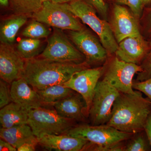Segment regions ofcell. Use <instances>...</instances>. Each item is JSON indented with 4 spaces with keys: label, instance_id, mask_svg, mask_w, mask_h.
I'll return each mask as SVG.
<instances>
[{
    "label": "cell",
    "instance_id": "obj_24",
    "mask_svg": "<svg viewBox=\"0 0 151 151\" xmlns=\"http://www.w3.org/2000/svg\"><path fill=\"white\" fill-rule=\"evenodd\" d=\"M43 24L34 19L24 29L22 35L25 37L36 39L47 37L50 30Z\"/></svg>",
    "mask_w": 151,
    "mask_h": 151
},
{
    "label": "cell",
    "instance_id": "obj_17",
    "mask_svg": "<svg viewBox=\"0 0 151 151\" xmlns=\"http://www.w3.org/2000/svg\"><path fill=\"white\" fill-rule=\"evenodd\" d=\"M37 139L40 145L50 151H84L89 142L67 134H45Z\"/></svg>",
    "mask_w": 151,
    "mask_h": 151
},
{
    "label": "cell",
    "instance_id": "obj_12",
    "mask_svg": "<svg viewBox=\"0 0 151 151\" xmlns=\"http://www.w3.org/2000/svg\"><path fill=\"white\" fill-rule=\"evenodd\" d=\"M25 60L12 45H0V77L8 84L22 78L24 74Z\"/></svg>",
    "mask_w": 151,
    "mask_h": 151
},
{
    "label": "cell",
    "instance_id": "obj_29",
    "mask_svg": "<svg viewBox=\"0 0 151 151\" xmlns=\"http://www.w3.org/2000/svg\"><path fill=\"white\" fill-rule=\"evenodd\" d=\"M133 87L134 89L144 93L151 102V77L144 81L134 82Z\"/></svg>",
    "mask_w": 151,
    "mask_h": 151
},
{
    "label": "cell",
    "instance_id": "obj_7",
    "mask_svg": "<svg viewBox=\"0 0 151 151\" xmlns=\"http://www.w3.org/2000/svg\"><path fill=\"white\" fill-rule=\"evenodd\" d=\"M142 70L141 65L125 62L116 56L104 65L102 79L121 93L133 94V78Z\"/></svg>",
    "mask_w": 151,
    "mask_h": 151
},
{
    "label": "cell",
    "instance_id": "obj_16",
    "mask_svg": "<svg viewBox=\"0 0 151 151\" xmlns=\"http://www.w3.org/2000/svg\"><path fill=\"white\" fill-rule=\"evenodd\" d=\"M52 106L58 115L65 119L83 122L88 117L86 103L78 93H73L60 100Z\"/></svg>",
    "mask_w": 151,
    "mask_h": 151
},
{
    "label": "cell",
    "instance_id": "obj_37",
    "mask_svg": "<svg viewBox=\"0 0 151 151\" xmlns=\"http://www.w3.org/2000/svg\"><path fill=\"white\" fill-rule=\"evenodd\" d=\"M143 3H144V5H147L148 4H150L151 2V0H143Z\"/></svg>",
    "mask_w": 151,
    "mask_h": 151
},
{
    "label": "cell",
    "instance_id": "obj_10",
    "mask_svg": "<svg viewBox=\"0 0 151 151\" xmlns=\"http://www.w3.org/2000/svg\"><path fill=\"white\" fill-rule=\"evenodd\" d=\"M103 70L104 66L85 68L76 72L63 84L82 96L86 103L88 117L94 91L103 75Z\"/></svg>",
    "mask_w": 151,
    "mask_h": 151
},
{
    "label": "cell",
    "instance_id": "obj_35",
    "mask_svg": "<svg viewBox=\"0 0 151 151\" xmlns=\"http://www.w3.org/2000/svg\"><path fill=\"white\" fill-rule=\"evenodd\" d=\"M72 1L73 0H43V1H50L52 2L59 3V4H65V3L70 2Z\"/></svg>",
    "mask_w": 151,
    "mask_h": 151
},
{
    "label": "cell",
    "instance_id": "obj_13",
    "mask_svg": "<svg viewBox=\"0 0 151 151\" xmlns=\"http://www.w3.org/2000/svg\"><path fill=\"white\" fill-rule=\"evenodd\" d=\"M137 19L125 7L115 5L111 26L118 44L126 38L142 35Z\"/></svg>",
    "mask_w": 151,
    "mask_h": 151
},
{
    "label": "cell",
    "instance_id": "obj_5",
    "mask_svg": "<svg viewBox=\"0 0 151 151\" xmlns=\"http://www.w3.org/2000/svg\"><path fill=\"white\" fill-rule=\"evenodd\" d=\"M100 146L114 145L130 139L135 134L121 132L107 124L76 125L65 134Z\"/></svg>",
    "mask_w": 151,
    "mask_h": 151
},
{
    "label": "cell",
    "instance_id": "obj_18",
    "mask_svg": "<svg viewBox=\"0 0 151 151\" xmlns=\"http://www.w3.org/2000/svg\"><path fill=\"white\" fill-rule=\"evenodd\" d=\"M0 137L17 149L25 143L38 144L37 138L28 124L17 125L9 128H1L0 130Z\"/></svg>",
    "mask_w": 151,
    "mask_h": 151
},
{
    "label": "cell",
    "instance_id": "obj_22",
    "mask_svg": "<svg viewBox=\"0 0 151 151\" xmlns=\"http://www.w3.org/2000/svg\"><path fill=\"white\" fill-rule=\"evenodd\" d=\"M43 0H9L12 10L16 14L24 15L31 17L40 10Z\"/></svg>",
    "mask_w": 151,
    "mask_h": 151
},
{
    "label": "cell",
    "instance_id": "obj_8",
    "mask_svg": "<svg viewBox=\"0 0 151 151\" xmlns=\"http://www.w3.org/2000/svg\"><path fill=\"white\" fill-rule=\"evenodd\" d=\"M120 93L104 80H99L88 115L92 125H103L108 123L112 114L113 104Z\"/></svg>",
    "mask_w": 151,
    "mask_h": 151
},
{
    "label": "cell",
    "instance_id": "obj_28",
    "mask_svg": "<svg viewBox=\"0 0 151 151\" xmlns=\"http://www.w3.org/2000/svg\"><path fill=\"white\" fill-rule=\"evenodd\" d=\"M8 83L1 79L0 81V108H3L12 101L10 93V87Z\"/></svg>",
    "mask_w": 151,
    "mask_h": 151
},
{
    "label": "cell",
    "instance_id": "obj_15",
    "mask_svg": "<svg viewBox=\"0 0 151 151\" xmlns=\"http://www.w3.org/2000/svg\"><path fill=\"white\" fill-rule=\"evenodd\" d=\"M10 93L12 101L28 111L43 107L39 95L23 77L11 83Z\"/></svg>",
    "mask_w": 151,
    "mask_h": 151
},
{
    "label": "cell",
    "instance_id": "obj_6",
    "mask_svg": "<svg viewBox=\"0 0 151 151\" xmlns=\"http://www.w3.org/2000/svg\"><path fill=\"white\" fill-rule=\"evenodd\" d=\"M31 17L58 29L78 31L84 29L78 18L68 7L67 3L44 1L40 9Z\"/></svg>",
    "mask_w": 151,
    "mask_h": 151
},
{
    "label": "cell",
    "instance_id": "obj_23",
    "mask_svg": "<svg viewBox=\"0 0 151 151\" xmlns=\"http://www.w3.org/2000/svg\"><path fill=\"white\" fill-rule=\"evenodd\" d=\"M40 47L41 41L39 39L27 37L19 40L17 50L26 60L36 57L40 51Z\"/></svg>",
    "mask_w": 151,
    "mask_h": 151
},
{
    "label": "cell",
    "instance_id": "obj_14",
    "mask_svg": "<svg viewBox=\"0 0 151 151\" xmlns=\"http://www.w3.org/2000/svg\"><path fill=\"white\" fill-rule=\"evenodd\" d=\"M150 49V43L144 39L142 36L130 37L119 43L115 53L121 60L139 65L145 58Z\"/></svg>",
    "mask_w": 151,
    "mask_h": 151
},
{
    "label": "cell",
    "instance_id": "obj_19",
    "mask_svg": "<svg viewBox=\"0 0 151 151\" xmlns=\"http://www.w3.org/2000/svg\"><path fill=\"white\" fill-rule=\"evenodd\" d=\"M28 111L21 105L12 102L0 110V123L3 128L28 124Z\"/></svg>",
    "mask_w": 151,
    "mask_h": 151
},
{
    "label": "cell",
    "instance_id": "obj_26",
    "mask_svg": "<svg viewBox=\"0 0 151 151\" xmlns=\"http://www.w3.org/2000/svg\"><path fill=\"white\" fill-rule=\"evenodd\" d=\"M118 4L127 6L137 19L141 17L144 5L143 0H115Z\"/></svg>",
    "mask_w": 151,
    "mask_h": 151
},
{
    "label": "cell",
    "instance_id": "obj_31",
    "mask_svg": "<svg viewBox=\"0 0 151 151\" xmlns=\"http://www.w3.org/2000/svg\"><path fill=\"white\" fill-rule=\"evenodd\" d=\"M37 143L27 142L24 143L17 149L18 151H34L36 150V147Z\"/></svg>",
    "mask_w": 151,
    "mask_h": 151
},
{
    "label": "cell",
    "instance_id": "obj_27",
    "mask_svg": "<svg viewBox=\"0 0 151 151\" xmlns=\"http://www.w3.org/2000/svg\"><path fill=\"white\" fill-rule=\"evenodd\" d=\"M150 45V49L141 65L143 70L138 74L137 81H144L151 77V42Z\"/></svg>",
    "mask_w": 151,
    "mask_h": 151
},
{
    "label": "cell",
    "instance_id": "obj_11",
    "mask_svg": "<svg viewBox=\"0 0 151 151\" xmlns=\"http://www.w3.org/2000/svg\"><path fill=\"white\" fill-rule=\"evenodd\" d=\"M70 40L89 63H99L107 59L108 53L101 42L86 30L69 31Z\"/></svg>",
    "mask_w": 151,
    "mask_h": 151
},
{
    "label": "cell",
    "instance_id": "obj_3",
    "mask_svg": "<svg viewBox=\"0 0 151 151\" xmlns=\"http://www.w3.org/2000/svg\"><path fill=\"white\" fill-rule=\"evenodd\" d=\"M67 5L72 13L89 26L98 35L108 54L115 53L119 44L113 34L111 25L97 16L95 9L84 0H73Z\"/></svg>",
    "mask_w": 151,
    "mask_h": 151
},
{
    "label": "cell",
    "instance_id": "obj_36",
    "mask_svg": "<svg viewBox=\"0 0 151 151\" xmlns=\"http://www.w3.org/2000/svg\"><path fill=\"white\" fill-rule=\"evenodd\" d=\"M0 4L3 6H8L9 4V0H0Z\"/></svg>",
    "mask_w": 151,
    "mask_h": 151
},
{
    "label": "cell",
    "instance_id": "obj_20",
    "mask_svg": "<svg viewBox=\"0 0 151 151\" xmlns=\"http://www.w3.org/2000/svg\"><path fill=\"white\" fill-rule=\"evenodd\" d=\"M28 18L24 15L16 14L3 22L0 28L1 43L12 45L18 32L27 21Z\"/></svg>",
    "mask_w": 151,
    "mask_h": 151
},
{
    "label": "cell",
    "instance_id": "obj_25",
    "mask_svg": "<svg viewBox=\"0 0 151 151\" xmlns=\"http://www.w3.org/2000/svg\"><path fill=\"white\" fill-rule=\"evenodd\" d=\"M136 135L131 138L129 142L125 145L124 151H151V146L145 131Z\"/></svg>",
    "mask_w": 151,
    "mask_h": 151
},
{
    "label": "cell",
    "instance_id": "obj_4",
    "mask_svg": "<svg viewBox=\"0 0 151 151\" xmlns=\"http://www.w3.org/2000/svg\"><path fill=\"white\" fill-rule=\"evenodd\" d=\"M28 124L37 138L45 134H64L76 125V121L61 117L55 110L42 107L29 111Z\"/></svg>",
    "mask_w": 151,
    "mask_h": 151
},
{
    "label": "cell",
    "instance_id": "obj_1",
    "mask_svg": "<svg viewBox=\"0 0 151 151\" xmlns=\"http://www.w3.org/2000/svg\"><path fill=\"white\" fill-rule=\"evenodd\" d=\"M151 112V101L143 97L142 92L138 90L133 94L120 92L106 124L121 132L135 134L144 131Z\"/></svg>",
    "mask_w": 151,
    "mask_h": 151
},
{
    "label": "cell",
    "instance_id": "obj_2",
    "mask_svg": "<svg viewBox=\"0 0 151 151\" xmlns=\"http://www.w3.org/2000/svg\"><path fill=\"white\" fill-rule=\"evenodd\" d=\"M89 65L86 61L75 63L36 57L26 60L23 77L37 91L52 85L63 84L76 72L89 68Z\"/></svg>",
    "mask_w": 151,
    "mask_h": 151
},
{
    "label": "cell",
    "instance_id": "obj_32",
    "mask_svg": "<svg viewBox=\"0 0 151 151\" xmlns=\"http://www.w3.org/2000/svg\"><path fill=\"white\" fill-rule=\"evenodd\" d=\"M145 29L148 34L151 35V7L148 9L145 17Z\"/></svg>",
    "mask_w": 151,
    "mask_h": 151
},
{
    "label": "cell",
    "instance_id": "obj_34",
    "mask_svg": "<svg viewBox=\"0 0 151 151\" xmlns=\"http://www.w3.org/2000/svg\"><path fill=\"white\" fill-rule=\"evenodd\" d=\"M0 151H16L17 149L9 143L4 140L3 139H1V140H0Z\"/></svg>",
    "mask_w": 151,
    "mask_h": 151
},
{
    "label": "cell",
    "instance_id": "obj_33",
    "mask_svg": "<svg viewBox=\"0 0 151 151\" xmlns=\"http://www.w3.org/2000/svg\"><path fill=\"white\" fill-rule=\"evenodd\" d=\"M144 131L145 132L151 147V112L146 121L144 127Z\"/></svg>",
    "mask_w": 151,
    "mask_h": 151
},
{
    "label": "cell",
    "instance_id": "obj_9",
    "mask_svg": "<svg viewBox=\"0 0 151 151\" xmlns=\"http://www.w3.org/2000/svg\"><path fill=\"white\" fill-rule=\"evenodd\" d=\"M39 58L75 63L86 61L84 55L73 46L62 29L57 28H55L46 47Z\"/></svg>",
    "mask_w": 151,
    "mask_h": 151
},
{
    "label": "cell",
    "instance_id": "obj_30",
    "mask_svg": "<svg viewBox=\"0 0 151 151\" xmlns=\"http://www.w3.org/2000/svg\"><path fill=\"white\" fill-rule=\"evenodd\" d=\"M101 16L106 17L108 12V6L104 0H85Z\"/></svg>",
    "mask_w": 151,
    "mask_h": 151
},
{
    "label": "cell",
    "instance_id": "obj_21",
    "mask_svg": "<svg viewBox=\"0 0 151 151\" xmlns=\"http://www.w3.org/2000/svg\"><path fill=\"white\" fill-rule=\"evenodd\" d=\"M37 92L44 106H52L54 103L73 94L75 91L64 86L63 84H57Z\"/></svg>",
    "mask_w": 151,
    "mask_h": 151
}]
</instances>
